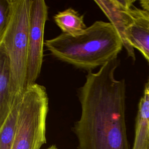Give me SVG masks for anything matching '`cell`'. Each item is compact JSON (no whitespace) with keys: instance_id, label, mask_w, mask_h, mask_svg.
I'll return each mask as SVG.
<instances>
[{"instance_id":"4","label":"cell","mask_w":149,"mask_h":149,"mask_svg":"<svg viewBox=\"0 0 149 149\" xmlns=\"http://www.w3.org/2000/svg\"><path fill=\"white\" fill-rule=\"evenodd\" d=\"M48 97L45 87L37 83L26 87L17 116L12 149H40L47 143Z\"/></svg>"},{"instance_id":"9","label":"cell","mask_w":149,"mask_h":149,"mask_svg":"<svg viewBox=\"0 0 149 149\" xmlns=\"http://www.w3.org/2000/svg\"><path fill=\"white\" fill-rule=\"evenodd\" d=\"M10 68L8 55L0 47V125L6 118L13 101L10 92Z\"/></svg>"},{"instance_id":"13","label":"cell","mask_w":149,"mask_h":149,"mask_svg":"<svg viewBox=\"0 0 149 149\" xmlns=\"http://www.w3.org/2000/svg\"><path fill=\"white\" fill-rule=\"evenodd\" d=\"M140 3L143 10L149 12V0H141Z\"/></svg>"},{"instance_id":"8","label":"cell","mask_w":149,"mask_h":149,"mask_svg":"<svg viewBox=\"0 0 149 149\" xmlns=\"http://www.w3.org/2000/svg\"><path fill=\"white\" fill-rule=\"evenodd\" d=\"M132 149H149V78L139 104Z\"/></svg>"},{"instance_id":"2","label":"cell","mask_w":149,"mask_h":149,"mask_svg":"<svg viewBox=\"0 0 149 149\" xmlns=\"http://www.w3.org/2000/svg\"><path fill=\"white\" fill-rule=\"evenodd\" d=\"M44 44L54 58L88 72L117 58L123 47L113 26L102 20L95 21L78 36L62 33Z\"/></svg>"},{"instance_id":"12","label":"cell","mask_w":149,"mask_h":149,"mask_svg":"<svg viewBox=\"0 0 149 149\" xmlns=\"http://www.w3.org/2000/svg\"><path fill=\"white\" fill-rule=\"evenodd\" d=\"M10 13V0H0V34L3 31Z\"/></svg>"},{"instance_id":"14","label":"cell","mask_w":149,"mask_h":149,"mask_svg":"<svg viewBox=\"0 0 149 149\" xmlns=\"http://www.w3.org/2000/svg\"><path fill=\"white\" fill-rule=\"evenodd\" d=\"M46 149H58V148L57 147V146H56V145L52 144V145L49 146V147H48L47 148H46Z\"/></svg>"},{"instance_id":"7","label":"cell","mask_w":149,"mask_h":149,"mask_svg":"<svg viewBox=\"0 0 149 149\" xmlns=\"http://www.w3.org/2000/svg\"><path fill=\"white\" fill-rule=\"evenodd\" d=\"M109 23L113 26L120 36L127 54L129 49L125 40L127 11L133 6L134 0H94Z\"/></svg>"},{"instance_id":"10","label":"cell","mask_w":149,"mask_h":149,"mask_svg":"<svg viewBox=\"0 0 149 149\" xmlns=\"http://www.w3.org/2000/svg\"><path fill=\"white\" fill-rule=\"evenodd\" d=\"M54 20L62 33L72 36H78L87 29L84 15L72 8L58 12L54 16Z\"/></svg>"},{"instance_id":"1","label":"cell","mask_w":149,"mask_h":149,"mask_svg":"<svg viewBox=\"0 0 149 149\" xmlns=\"http://www.w3.org/2000/svg\"><path fill=\"white\" fill-rule=\"evenodd\" d=\"M118 58L88 72L78 90L79 119L72 130L77 149H129L125 122L126 86L115 73Z\"/></svg>"},{"instance_id":"3","label":"cell","mask_w":149,"mask_h":149,"mask_svg":"<svg viewBox=\"0 0 149 149\" xmlns=\"http://www.w3.org/2000/svg\"><path fill=\"white\" fill-rule=\"evenodd\" d=\"M32 0H10L6 26L0 34V47L6 52L10 68V95L13 101L26 87L28 37Z\"/></svg>"},{"instance_id":"6","label":"cell","mask_w":149,"mask_h":149,"mask_svg":"<svg viewBox=\"0 0 149 149\" xmlns=\"http://www.w3.org/2000/svg\"><path fill=\"white\" fill-rule=\"evenodd\" d=\"M125 40L129 56L135 59L136 48L149 62V12L134 6L127 10Z\"/></svg>"},{"instance_id":"11","label":"cell","mask_w":149,"mask_h":149,"mask_svg":"<svg viewBox=\"0 0 149 149\" xmlns=\"http://www.w3.org/2000/svg\"><path fill=\"white\" fill-rule=\"evenodd\" d=\"M22 95H18L15 97L6 118L0 125V149H12V148Z\"/></svg>"},{"instance_id":"5","label":"cell","mask_w":149,"mask_h":149,"mask_svg":"<svg viewBox=\"0 0 149 149\" xmlns=\"http://www.w3.org/2000/svg\"><path fill=\"white\" fill-rule=\"evenodd\" d=\"M48 6L44 0H32L28 37L26 87L36 83L41 73L45 45L44 34Z\"/></svg>"}]
</instances>
